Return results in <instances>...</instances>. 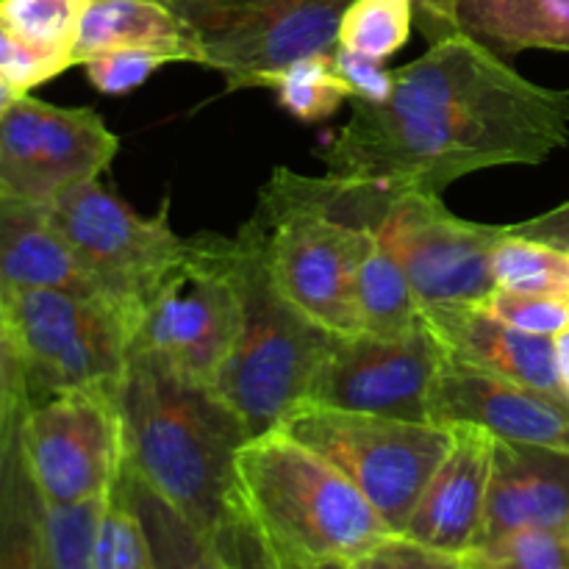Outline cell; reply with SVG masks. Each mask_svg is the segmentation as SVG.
<instances>
[{
  "label": "cell",
  "instance_id": "36",
  "mask_svg": "<svg viewBox=\"0 0 569 569\" xmlns=\"http://www.w3.org/2000/svg\"><path fill=\"white\" fill-rule=\"evenodd\" d=\"M331 64L337 76L348 83L353 100H365V103H387L392 94V70L383 67V61L372 59V56L356 53V50L337 48L331 50Z\"/></svg>",
  "mask_w": 569,
  "mask_h": 569
},
{
  "label": "cell",
  "instance_id": "8",
  "mask_svg": "<svg viewBox=\"0 0 569 569\" xmlns=\"http://www.w3.org/2000/svg\"><path fill=\"white\" fill-rule=\"evenodd\" d=\"M242 326L237 244L226 237L187 239V253L139 315L131 353L150 356L178 376L214 383Z\"/></svg>",
  "mask_w": 569,
  "mask_h": 569
},
{
  "label": "cell",
  "instance_id": "20",
  "mask_svg": "<svg viewBox=\"0 0 569 569\" xmlns=\"http://www.w3.org/2000/svg\"><path fill=\"white\" fill-rule=\"evenodd\" d=\"M153 50L170 61L198 64V48L167 3L156 0H92L78 28L72 64L106 50Z\"/></svg>",
  "mask_w": 569,
  "mask_h": 569
},
{
  "label": "cell",
  "instance_id": "30",
  "mask_svg": "<svg viewBox=\"0 0 569 569\" xmlns=\"http://www.w3.org/2000/svg\"><path fill=\"white\" fill-rule=\"evenodd\" d=\"M106 500L109 495L72 506L44 503L48 569H94V537Z\"/></svg>",
  "mask_w": 569,
  "mask_h": 569
},
{
  "label": "cell",
  "instance_id": "29",
  "mask_svg": "<svg viewBox=\"0 0 569 569\" xmlns=\"http://www.w3.org/2000/svg\"><path fill=\"white\" fill-rule=\"evenodd\" d=\"M94 569H156L142 520L117 478L94 537Z\"/></svg>",
  "mask_w": 569,
  "mask_h": 569
},
{
  "label": "cell",
  "instance_id": "15",
  "mask_svg": "<svg viewBox=\"0 0 569 569\" xmlns=\"http://www.w3.org/2000/svg\"><path fill=\"white\" fill-rule=\"evenodd\" d=\"M439 426H478L495 439L569 450V406L509 378L445 359L431 392Z\"/></svg>",
  "mask_w": 569,
  "mask_h": 569
},
{
  "label": "cell",
  "instance_id": "22",
  "mask_svg": "<svg viewBox=\"0 0 569 569\" xmlns=\"http://www.w3.org/2000/svg\"><path fill=\"white\" fill-rule=\"evenodd\" d=\"M26 411L11 420L0 448V569H48L44 500L22 445Z\"/></svg>",
  "mask_w": 569,
  "mask_h": 569
},
{
  "label": "cell",
  "instance_id": "37",
  "mask_svg": "<svg viewBox=\"0 0 569 569\" xmlns=\"http://www.w3.org/2000/svg\"><path fill=\"white\" fill-rule=\"evenodd\" d=\"M217 550L222 553V559L228 561L231 569H281L272 553L267 550V545L261 542L259 531L253 528V522L242 515V509L233 511L214 533Z\"/></svg>",
  "mask_w": 569,
  "mask_h": 569
},
{
  "label": "cell",
  "instance_id": "39",
  "mask_svg": "<svg viewBox=\"0 0 569 569\" xmlns=\"http://www.w3.org/2000/svg\"><path fill=\"white\" fill-rule=\"evenodd\" d=\"M509 231L517 233V237L537 239V242H545L550 248H559L569 253V200L561 203L559 209L548 211V214L515 222V226H509Z\"/></svg>",
  "mask_w": 569,
  "mask_h": 569
},
{
  "label": "cell",
  "instance_id": "9",
  "mask_svg": "<svg viewBox=\"0 0 569 569\" xmlns=\"http://www.w3.org/2000/svg\"><path fill=\"white\" fill-rule=\"evenodd\" d=\"M350 0H172L198 48V64L222 72L228 92L272 89L298 61L331 53Z\"/></svg>",
  "mask_w": 569,
  "mask_h": 569
},
{
  "label": "cell",
  "instance_id": "42",
  "mask_svg": "<svg viewBox=\"0 0 569 569\" xmlns=\"http://www.w3.org/2000/svg\"><path fill=\"white\" fill-rule=\"evenodd\" d=\"M22 94L26 92H20L14 83H9L3 76H0V122H3V117L14 109V103L22 98Z\"/></svg>",
  "mask_w": 569,
  "mask_h": 569
},
{
  "label": "cell",
  "instance_id": "27",
  "mask_svg": "<svg viewBox=\"0 0 569 569\" xmlns=\"http://www.w3.org/2000/svg\"><path fill=\"white\" fill-rule=\"evenodd\" d=\"M411 22V0H350L339 22L337 44L387 61L409 42Z\"/></svg>",
  "mask_w": 569,
  "mask_h": 569
},
{
  "label": "cell",
  "instance_id": "18",
  "mask_svg": "<svg viewBox=\"0 0 569 569\" xmlns=\"http://www.w3.org/2000/svg\"><path fill=\"white\" fill-rule=\"evenodd\" d=\"M517 531L569 533V450L495 439L478 548Z\"/></svg>",
  "mask_w": 569,
  "mask_h": 569
},
{
  "label": "cell",
  "instance_id": "12",
  "mask_svg": "<svg viewBox=\"0 0 569 569\" xmlns=\"http://www.w3.org/2000/svg\"><path fill=\"white\" fill-rule=\"evenodd\" d=\"M22 445L39 495L50 506L106 498L126 467L117 398L53 395L22 417Z\"/></svg>",
  "mask_w": 569,
  "mask_h": 569
},
{
  "label": "cell",
  "instance_id": "26",
  "mask_svg": "<svg viewBox=\"0 0 569 569\" xmlns=\"http://www.w3.org/2000/svg\"><path fill=\"white\" fill-rule=\"evenodd\" d=\"M89 3L92 0H0V17L28 48L67 70Z\"/></svg>",
  "mask_w": 569,
  "mask_h": 569
},
{
  "label": "cell",
  "instance_id": "1",
  "mask_svg": "<svg viewBox=\"0 0 569 569\" xmlns=\"http://www.w3.org/2000/svg\"><path fill=\"white\" fill-rule=\"evenodd\" d=\"M392 78L387 103L353 100L317 150L328 176L442 194L470 172L542 164L569 142V89L528 81L467 33L439 39Z\"/></svg>",
  "mask_w": 569,
  "mask_h": 569
},
{
  "label": "cell",
  "instance_id": "45",
  "mask_svg": "<svg viewBox=\"0 0 569 569\" xmlns=\"http://www.w3.org/2000/svg\"><path fill=\"white\" fill-rule=\"evenodd\" d=\"M156 3H167V6H170V3H172V0H156Z\"/></svg>",
  "mask_w": 569,
  "mask_h": 569
},
{
  "label": "cell",
  "instance_id": "28",
  "mask_svg": "<svg viewBox=\"0 0 569 569\" xmlns=\"http://www.w3.org/2000/svg\"><path fill=\"white\" fill-rule=\"evenodd\" d=\"M278 103L292 117L303 122H320L337 114L348 98H353L348 83L337 76L331 64V53L311 56L298 61L272 83Z\"/></svg>",
  "mask_w": 569,
  "mask_h": 569
},
{
  "label": "cell",
  "instance_id": "19",
  "mask_svg": "<svg viewBox=\"0 0 569 569\" xmlns=\"http://www.w3.org/2000/svg\"><path fill=\"white\" fill-rule=\"evenodd\" d=\"M0 289L98 295L92 278L50 220L48 206L17 198H0Z\"/></svg>",
  "mask_w": 569,
  "mask_h": 569
},
{
  "label": "cell",
  "instance_id": "4",
  "mask_svg": "<svg viewBox=\"0 0 569 569\" xmlns=\"http://www.w3.org/2000/svg\"><path fill=\"white\" fill-rule=\"evenodd\" d=\"M259 242L278 292L337 339L359 333L356 278L376 231L333 214L317 178L276 170L261 189L253 220L244 222Z\"/></svg>",
  "mask_w": 569,
  "mask_h": 569
},
{
  "label": "cell",
  "instance_id": "23",
  "mask_svg": "<svg viewBox=\"0 0 569 569\" xmlns=\"http://www.w3.org/2000/svg\"><path fill=\"white\" fill-rule=\"evenodd\" d=\"M120 487L142 520L156 569H231L209 533L192 526L128 467H122Z\"/></svg>",
  "mask_w": 569,
  "mask_h": 569
},
{
  "label": "cell",
  "instance_id": "24",
  "mask_svg": "<svg viewBox=\"0 0 569 569\" xmlns=\"http://www.w3.org/2000/svg\"><path fill=\"white\" fill-rule=\"evenodd\" d=\"M356 309H359V333L370 337L395 339L422 326L420 300L403 267L378 237L372 239L356 278Z\"/></svg>",
  "mask_w": 569,
  "mask_h": 569
},
{
  "label": "cell",
  "instance_id": "11",
  "mask_svg": "<svg viewBox=\"0 0 569 569\" xmlns=\"http://www.w3.org/2000/svg\"><path fill=\"white\" fill-rule=\"evenodd\" d=\"M420 306L483 303L495 289L492 253L506 226L456 217L439 194L398 192L376 228Z\"/></svg>",
  "mask_w": 569,
  "mask_h": 569
},
{
  "label": "cell",
  "instance_id": "10",
  "mask_svg": "<svg viewBox=\"0 0 569 569\" xmlns=\"http://www.w3.org/2000/svg\"><path fill=\"white\" fill-rule=\"evenodd\" d=\"M48 211L100 298L133 333L148 300L187 253V239L170 226V198L159 214L142 217L92 178L61 192Z\"/></svg>",
  "mask_w": 569,
  "mask_h": 569
},
{
  "label": "cell",
  "instance_id": "34",
  "mask_svg": "<svg viewBox=\"0 0 569 569\" xmlns=\"http://www.w3.org/2000/svg\"><path fill=\"white\" fill-rule=\"evenodd\" d=\"M353 569H470V565H467L465 556L431 550L395 533V537L376 545L370 553L356 559Z\"/></svg>",
  "mask_w": 569,
  "mask_h": 569
},
{
  "label": "cell",
  "instance_id": "32",
  "mask_svg": "<svg viewBox=\"0 0 569 569\" xmlns=\"http://www.w3.org/2000/svg\"><path fill=\"white\" fill-rule=\"evenodd\" d=\"M481 306L506 326L537 333V337L553 339L569 328V300L561 298H542V295H522L495 287Z\"/></svg>",
  "mask_w": 569,
  "mask_h": 569
},
{
  "label": "cell",
  "instance_id": "21",
  "mask_svg": "<svg viewBox=\"0 0 569 569\" xmlns=\"http://www.w3.org/2000/svg\"><path fill=\"white\" fill-rule=\"evenodd\" d=\"M461 33L492 53L569 50V0H456Z\"/></svg>",
  "mask_w": 569,
  "mask_h": 569
},
{
  "label": "cell",
  "instance_id": "33",
  "mask_svg": "<svg viewBox=\"0 0 569 569\" xmlns=\"http://www.w3.org/2000/svg\"><path fill=\"white\" fill-rule=\"evenodd\" d=\"M170 64V59L153 50H106L83 61L89 83L103 94H128L142 87L159 67Z\"/></svg>",
  "mask_w": 569,
  "mask_h": 569
},
{
  "label": "cell",
  "instance_id": "17",
  "mask_svg": "<svg viewBox=\"0 0 569 569\" xmlns=\"http://www.w3.org/2000/svg\"><path fill=\"white\" fill-rule=\"evenodd\" d=\"M420 320L445 350V359L509 378L569 406L550 337L517 331L481 303L420 306Z\"/></svg>",
  "mask_w": 569,
  "mask_h": 569
},
{
  "label": "cell",
  "instance_id": "16",
  "mask_svg": "<svg viewBox=\"0 0 569 569\" xmlns=\"http://www.w3.org/2000/svg\"><path fill=\"white\" fill-rule=\"evenodd\" d=\"M453 442L400 537L450 556L476 553L483 531L495 437L478 426H450Z\"/></svg>",
  "mask_w": 569,
  "mask_h": 569
},
{
  "label": "cell",
  "instance_id": "7",
  "mask_svg": "<svg viewBox=\"0 0 569 569\" xmlns=\"http://www.w3.org/2000/svg\"><path fill=\"white\" fill-rule=\"evenodd\" d=\"M31 403L67 392L117 398L131 359V328L98 295L61 289H0Z\"/></svg>",
  "mask_w": 569,
  "mask_h": 569
},
{
  "label": "cell",
  "instance_id": "41",
  "mask_svg": "<svg viewBox=\"0 0 569 569\" xmlns=\"http://www.w3.org/2000/svg\"><path fill=\"white\" fill-rule=\"evenodd\" d=\"M556 342V365H559V378L565 383V392L569 398V328L561 331L559 337H553Z\"/></svg>",
  "mask_w": 569,
  "mask_h": 569
},
{
  "label": "cell",
  "instance_id": "35",
  "mask_svg": "<svg viewBox=\"0 0 569 569\" xmlns=\"http://www.w3.org/2000/svg\"><path fill=\"white\" fill-rule=\"evenodd\" d=\"M59 72H64V67H59L56 61H50L48 56L37 53L33 48H28L14 31L3 22L0 17V76L9 83H14L20 92H31L39 83L50 81Z\"/></svg>",
  "mask_w": 569,
  "mask_h": 569
},
{
  "label": "cell",
  "instance_id": "38",
  "mask_svg": "<svg viewBox=\"0 0 569 569\" xmlns=\"http://www.w3.org/2000/svg\"><path fill=\"white\" fill-rule=\"evenodd\" d=\"M0 398L9 409H31V389H28L26 365H22L20 345H17L11 322L0 303Z\"/></svg>",
  "mask_w": 569,
  "mask_h": 569
},
{
  "label": "cell",
  "instance_id": "44",
  "mask_svg": "<svg viewBox=\"0 0 569 569\" xmlns=\"http://www.w3.org/2000/svg\"><path fill=\"white\" fill-rule=\"evenodd\" d=\"M311 569H353V565H350V561H328V565L311 567Z\"/></svg>",
  "mask_w": 569,
  "mask_h": 569
},
{
  "label": "cell",
  "instance_id": "43",
  "mask_svg": "<svg viewBox=\"0 0 569 569\" xmlns=\"http://www.w3.org/2000/svg\"><path fill=\"white\" fill-rule=\"evenodd\" d=\"M22 411H26V409H22ZM17 415H20V411L9 409V406L3 403V398H0V448H3V439H6V433H9L11 420H14Z\"/></svg>",
  "mask_w": 569,
  "mask_h": 569
},
{
  "label": "cell",
  "instance_id": "25",
  "mask_svg": "<svg viewBox=\"0 0 569 569\" xmlns=\"http://www.w3.org/2000/svg\"><path fill=\"white\" fill-rule=\"evenodd\" d=\"M492 276L498 289L569 300V253L537 239L517 237L509 226L492 253Z\"/></svg>",
  "mask_w": 569,
  "mask_h": 569
},
{
  "label": "cell",
  "instance_id": "3",
  "mask_svg": "<svg viewBox=\"0 0 569 569\" xmlns=\"http://www.w3.org/2000/svg\"><path fill=\"white\" fill-rule=\"evenodd\" d=\"M237 495L281 569L353 565L395 537L342 470L283 428L242 445Z\"/></svg>",
  "mask_w": 569,
  "mask_h": 569
},
{
  "label": "cell",
  "instance_id": "5",
  "mask_svg": "<svg viewBox=\"0 0 569 569\" xmlns=\"http://www.w3.org/2000/svg\"><path fill=\"white\" fill-rule=\"evenodd\" d=\"M233 244L242 326L211 387L242 417L250 437H261L281 428L309 400L311 383L337 337L278 292L248 228H239Z\"/></svg>",
  "mask_w": 569,
  "mask_h": 569
},
{
  "label": "cell",
  "instance_id": "14",
  "mask_svg": "<svg viewBox=\"0 0 569 569\" xmlns=\"http://www.w3.org/2000/svg\"><path fill=\"white\" fill-rule=\"evenodd\" d=\"M442 365L445 350L426 326L395 339L370 333L333 339L306 403L431 420V392Z\"/></svg>",
  "mask_w": 569,
  "mask_h": 569
},
{
  "label": "cell",
  "instance_id": "13",
  "mask_svg": "<svg viewBox=\"0 0 569 569\" xmlns=\"http://www.w3.org/2000/svg\"><path fill=\"white\" fill-rule=\"evenodd\" d=\"M120 139L92 109H67L22 94L0 122V198L50 206L61 192L100 178Z\"/></svg>",
  "mask_w": 569,
  "mask_h": 569
},
{
  "label": "cell",
  "instance_id": "40",
  "mask_svg": "<svg viewBox=\"0 0 569 569\" xmlns=\"http://www.w3.org/2000/svg\"><path fill=\"white\" fill-rule=\"evenodd\" d=\"M411 6H415V22L431 44L461 33L456 0H411Z\"/></svg>",
  "mask_w": 569,
  "mask_h": 569
},
{
  "label": "cell",
  "instance_id": "31",
  "mask_svg": "<svg viewBox=\"0 0 569 569\" xmlns=\"http://www.w3.org/2000/svg\"><path fill=\"white\" fill-rule=\"evenodd\" d=\"M470 569H569V533L517 531L467 556Z\"/></svg>",
  "mask_w": 569,
  "mask_h": 569
},
{
  "label": "cell",
  "instance_id": "6",
  "mask_svg": "<svg viewBox=\"0 0 569 569\" xmlns=\"http://www.w3.org/2000/svg\"><path fill=\"white\" fill-rule=\"evenodd\" d=\"M281 428L342 470L392 533H403L453 442V428L431 420L311 403L295 409Z\"/></svg>",
  "mask_w": 569,
  "mask_h": 569
},
{
  "label": "cell",
  "instance_id": "2",
  "mask_svg": "<svg viewBox=\"0 0 569 569\" xmlns=\"http://www.w3.org/2000/svg\"><path fill=\"white\" fill-rule=\"evenodd\" d=\"M126 467L211 533L239 509L237 456L250 433L209 383L131 353L117 392Z\"/></svg>",
  "mask_w": 569,
  "mask_h": 569
}]
</instances>
